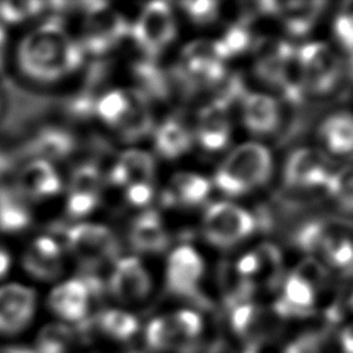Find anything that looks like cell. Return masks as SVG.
Listing matches in <instances>:
<instances>
[{"label":"cell","mask_w":353,"mask_h":353,"mask_svg":"<svg viewBox=\"0 0 353 353\" xmlns=\"http://www.w3.org/2000/svg\"><path fill=\"white\" fill-rule=\"evenodd\" d=\"M17 58L19 69L28 77L51 83L76 70L83 63L84 50L54 18L22 39Z\"/></svg>","instance_id":"1"},{"label":"cell","mask_w":353,"mask_h":353,"mask_svg":"<svg viewBox=\"0 0 353 353\" xmlns=\"http://www.w3.org/2000/svg\"><path fill=\"white\" fill-rule=\"evenodd\" d=\"M273 168L272 150L263 142L250 139L228 150L216 165L211 182L228 200H237L268 185Z\"/></svg>","instance_id":"2"},{"label":"cell","mask_w":353,"mask_h":353,"mask_svg":"<svg viewBox=\"0 0 353 353\" xmlns=\"http://www.w3.org/2000/svg\"><path fill=\"white\" fill-rule=\"evenodd\" d=\"M252 212L236 200H218L208 204L201 218V233L208 244L230 250L245 243L255 232Z\"/></svg>","instance_id":"3"},{"label":"cell","mask_w":353,"mask_h":353,"mask_svg":"<svg viewBox=\"0 0 353 353\" xmlns=\"http://www.w3.org/2000/svg\"><path fill=\"white\" fill-rule=\"evenodd\" d=\"M295 72L302 90L314 95L331 92L341 79L338 52L325 41H307L295 50Z\"/></svg>","instance_id":"4"},{"label":"cell","mask_w":353,"mask_h":353,"mask_svg":"<svg viewBox=\"0 0 353 353\" xmlns=\"http://www.w3.org/2000/svg\"><path fill=\"white\" fill-rule=\"evenodd\" d=\"M334 168L332 159L320 148L301 146L287 156L283 164V182L285 188L299 193L324 192Z\"/></svg>","instance_id":"5"},{"label":"cell","mask_w":353,"mask_h":353,"mask_svg":"<svg viewBox=\"0 0 353 353\" xmlns=\"http://www.w3.org/2000/svg\"><path fill=\"white\" fill-rule=\"evenodd\" d=\"M201 331V317L193 310L182 309L150 320L145 330V342L154 353H168L194 342Z\"/></svg>","instance_id":"6"},{"label":"cell","mask_w":353,"mask_h":353,"mask_svg":"<svg viewBox=\"0 0 353 353\" xmlns=\"http://www.w3.org/2000/svg\"><path fill=\"white\" fill-rule=\"evenodd\" d=\"M226 59L218 40H194L182 50L178 74L194 87L218 84L225 77Z\"/></svg>","instance_id":"7"},{"label":"cell","mask_w":353,"mask_h":353,"mask_svg":"<svg viewBox=\"0 0 353 353\" xmlns=\"http://www.w3.org/2000/svg\"><path fill=\"white\" fill-rule=\"evenodd\" d=\"M130 30L146 57H157L176 36V23L170 4L164 1L146 4Z\"/></svg>","instance_id":"8"},{"label":"cell","mask_w":353,"mask_h":353,"mask_svg":"<svg viewBox=\"0 0 353 353\" xmlns=\"http://www.w3.org/2000/svg\"><path fill=\"white\" fill-rule=\"evenodd\" d=\"M66 244L72 255L83 265L97 266L112 261L119 252L116 234L101 223H77L66 233Z\"/></svg>","instance_id":"9"},{"label":"cell","mask_w":353,"mask_h":353,"mask_svg":"<svg viewBox=\"0 0 353 353\" xmlns=\"http://www.w3.org/2000/svg\"><path fill=\"white\" fill-rule=\"evenodd\" d=\"M106 6L87 12L83 28L81 48L92 55H103L116 47L128 33L127 21Z\"/></svg>","instance_id":"10"},{"label":"cell","mask_w":353,"mask_h":353,"mask_svg":"<svg viewBox=\"0 0 353 353\" xmlns=\"http://www.w3.org/2000/svg\"><path fill=\"white\" fill-rule=\"evenodd\" d=\"M205 262L201 254L189 244L171 251L165 263V285L179 296H194L204 277Z\"/></svg>","instance_id":"11"},{"label":"cell","mask_w":353,"mask_h":353,"mask_svg":"<svg viewBox=\"0 0 353 353\" xmlns=\"http://www.w3.org/2000/svg\"><path fill=\"white\" fill-rule=\"evenodd\" d=\"M37 307L36 291L19 283L0 287V335H17L29 327Z\"/></svg>","instance_id":"12"},{"label":"cell","mask_w":353,"mask_h":353,"mask_svg":"<svg viewBox=\"0 0 353 353\" xmlns=\"http://www.w3.org/2000/svg\"><path fill=\"white\" fill-rule=\"evenodd\" d=\"M240 121L255 138L276 134L283 123L279 99L266 91H251L240 101Z\"/></svg>","instance_id":"13"},{"label":"cell","mask_w":353,"mask_h":353,"mask_svg":"<svg viewBox=\"0 0 353 353\" xmlns=\"http://www.w3.org/2000/svg\"><path fill=\"white\" fill-rule=\"evenodd\" d=\"M152 279L143 263L135 256L119 259L109 277V291L121 303H138L148 298Z\"/></svg>","instance_id":"14"},{"label":"cell","mask_w":353,"mask_h":353,"mask_svg":"<svg viewBox=\"0 0 353 353\" xmlns=\"http://www.w3.org/2000/svg\"><path fill=\"white\" fill-rule=\"evenodd\" d=\"M320 149L332 160L353 163V112L338 109L325 114L317 125Z\"/></svg>","instance_id":"15"},{"label":"cell","mask_w":353,"mask_h":353,"mask_svg":"<svg viewBox=\"0 0 353 353\" xmlns=\"http://www.w3.org/2000/svg\"><path fill=\"white\" fill-rule=\"evenodd\" d=\"M312 254L319 262L336 273H353V237L345 232L335 230L323 223L317 239L314 240Z\"/></svg>","instance_id":"16"},{"label":"cell","mask_w":353,"mask_h":353,"mask_svg":"<svg viewBox=\"0 0 353 353\" xmlns=\"http://www.w3.org/2000/svg\"><path fill=\"white\" fill-rule=\"evenodd\" d=\"M92 283L84 279H70L57 285L48 295L50 309L69 323L81 321L90 310Z\"/></svg>","instance_id":"17"},{"label":"cell","mask_w":353,"mask_h":353,"mask_svg":"<svg viewBox=\"0 0 353 353\" xmlns=\"http://www.w3.org/2000/svg\"><path fill=\"white\" fill-rule=\"evenodd\" d=\"M232 137L233 127L229 110L211 102L200 112L193 138L201 149L210 153L221 152L229 146Z\"/></svg>","instance_id":"18"},{"label":"cell","mask_w":353,"mask_h":353,"mask_svg":"<svg viewBox=\"0 0 353 353\" xmlns=\"http://www.w3.org/2000/svg\"><path fill=\"white\" fill-rule=\"evenodd\" d=\"M22 265L34 279L51 281L63 270L61 245L48 236L34 239L22 255Z\"/></svg>","instance_id":"19"},{"label":"cell","mask_w":353,"mask_h":353,"mask_svg":"<svg viewBox=\"0 0 353 353\" xmlns=\"http://www.w3.org/2000/svg\"><path fill=\"white\" fill-rule=\"evenodd\" d=\"M269 14H272L283 26L284 32L291 36L307 34L319 21L324 1H284L269 3Z\"/></svg>","instance_id":"20"},{"label":"cell","mask_w":353,"mask_h":353,"mask_svg":"<svg viewBox=\"0 0 353 353\" xmlns=\"http://www.w3.org/2000/svg\"><path fill=\"white\" fill-rule=\"evenodd\" d=\"M317 265H319V261L316 263V268ZM313 273L299 268L292 273H290L283 280L280 295H279L280 310H283L284 313L303 314L313 309L316 303V296H317V292L314 288L316 279L312 277Z\"/></svg>","instance_id":"21"},{"label":"cell","mask_w":353,"mask_h":353,"mask_svg":"<svg viewBox=\"0 0 353 353\" xmlns=\"http://www.w3.org/2000/svg\"><path fill=\"white\" fill-rule=\"evenodd\" d=\"M61 178L52 164L46 160L34 159L23 165L18 175L15 188L28 200L47 199L61 190Z\"/></svg>","instance_id":"22"},{"label":"cell","mask_w":353,"mask_h":353,"mask_svg":"<svg viewBox=\"0 0 353 353\" xmlns=\"http://www.w3.org/2000/svg\"><path fill=\"white\" fill-rule=\"evenodd\" d=\"M212 188L211 179L199 172H178L167 186L165 201L172 205L193 208L205 203Z\"/></svg>","instance_id":"23"},{"label":"cell","mask_w":353,"mask_h":353,"mask_svg":"<svg viewBox=\"0 0 353 353\" xmlns=\"http://www.w3.org/2000/svg\"><path fill=\"white\" fill-rule=\"evenodd\" d=\"M156 163L150 153L141 149H130L121 153L110 171V181L117 186L137 183H152L154 179Z\"/></svg>","instance_id":"24"},{"label":"cell","mask_w":353,"mask_h":353,"mask_svg":"<svg viewBox=\"0 0 353 353\" xmlns=\"http://www.w3.org/2000/svg\"><path fill=\"white\" fill-rule=\"evenodd\" d=\"M130 241L139 252L157 254L167 248L170 236L159 214L154 211H146L131 223Z\"/></svg>","instance_id":"25"},{"label":"cell","mask_w":353,"mask_h":353,"mask_svg":"<svg viewBox=\"0 0 353 353\" xmlns=\"http://www.w3.org/2000/svg\"><path fill=\"white\" fill-rule=\"evenodd\" d=\"M280 265L279 251L270 244H262L241 255L236 263V270L239 277L252 283L274 274Z\"/></svg>","instance_id":"26"},{"label":"cell","mask_w":353,"mask_h":353,"mask_svg":"<svg viewBox=\"0 0 353 353\" xmlns=\"http://www.w3.org/2000/svg\"><path fill=\"white\" fill-rule=\"evenodd\" d=\"M30 221V210L19 190L15 186H0V232H22Z\"/></svg>","instance_id":"27"},{"label":"cell","mask_w":353,"mask_h":353,"mask_svg":"<svg viewBox=\"0 0 353 353\" xmlns=\"http://www.w3.org/2000/svg\"><path fill=\"white\" fill-rule=\"evenodd\" d=\"M128 94L130 109L117 130L123 139L134 142L150 132L153 117L148 98L142 90H128Z\"/></svg>","instance_id":"28"},{"label":"cell","mask_w":353,"mask_h":353,"mask_svg":"<svg viewBox=\"0 0 353 353\" xmlns=\"http://www.w3.org/2000/svg\"><path fill=\"white\" fill-rule=\"evenodd\" d=\"M193 132L179 120H165L154 134V148L165 159H176L190 150Z\"/></svg>","instance_id":"29"},{"label":"cell","mask_w":353,"mask_h":353,"mask_svg":"<svg viewBox=\"0 0 353 353\" xmlns=\"http://www.w3.org/2000/svg\"><path fill=\"white\" fill-rule=\"evenodd\" d=\"M74 148V138L61 128H44L29 143V153L39 160H59L66 157Z\"/></svg>","instance_id":"30"},{"label":"cell","mask_w":353,"mask_h":353,"mask_svg":"<svg viewBox=\"0 0 353 353\" xmlns=\"http://www.w3.org/2000/svg\"><path fill=\"white\" fill-rule=\"evenodd\" d=\"M324 193L339 211L353 215V163L334 168Z\"/></svg>","instance_id":"31"},{"label":"cell","mask_w":353,"mask_h":353,"mask_svg":"<svg viewBox=\"0 0 353 353\" xmlns=\"http://www.w3.org/2000/svg\"><path fill=\"white\" fill-rule=\"evenodd\" d=\"M98 325L105 335L119 342L130 341L139 330L138 319L123 309H109L102 312L98 317Z\"/></svg>","instance_id":"32"},{"label":"cell","mask_w":353,"mask_h":353,"mask_svg":"<svg viewBox=\"0 0 353 353\" xmlns=\"http://www.w3.org/2000/svg\"><path fill=\"white\" fill-rule=\"evenodd\" d=\"M130 109L128 90H112L102 95L95 103V112L109 125L119 127Z\"/></svg>","instance_id":"33"},{"label":"cell","mask_w":353,"mask_h":353,"mask_svg":"<svg viewBox=\"0 0 353 353\" xmlns=\"http://www.w3.org/2000/svg\"><path fill=\"white\" fill-rule=\"evenodd\" d=\"M73 343V332L68 325L52 323L44 325L36 338L34 353H68Z\"/></svg>","instance_id":"34"},{"label":"cell","mask_w":353,"mask_h":353,"mask_svg":"<svg viewBox=\"0 0 353 353\" xmlns=\"http://www.w3.org/2000/svg\"><path fill=\"white\" fill-rule=\"evenodd\" d=\"M332 37L339 48L353 54V0L341 4L332 18Z\"/></svg>","instance_id":"35"},{"label":"cell","mask_w":353,"mask_h":353,"mask_svg":"<svg viewBox=\"0 0 353 353\" xmlns=\"http://www.w3.org/2000/svg\"><path fill=\"white\" fill-rule=\"evenodd\" d=\"M102 186V175L92 164H81L73 172L69 185V193H83L98 196Z\"/></svg>","instance_id":"36"},{"label":"cell","mask_w":353,"mask_h":353,"mask_svg":"<svg viewBox=\"0 0 353 353\" xmlns=\"http://www.w3.org/2000/svg\"><path fill=\"white\" fill-rule=\"evenodd\" d=\"M44 6L40 1H0V25L19 23L39 14Z\"/></svg>","instance_id":"37"},{"label":"cell","mask_w":353,"mask_h":353,"mask_svg":"<svg viewBox=\"0 0 353 353\" xmlns=\"http://www.w3.org/2000/svg\"><path fill=\"white\" fill-rule=\"evenodd\" d=\"M226 58L240 55L245 52L251 44H252V36L250 33V29H247L244 25L237 23L230 26L225 36L218 40Z\"/></svg>","instance_id":"38"},{"label":"cell","mask_w":353,"mask_h":353,"mask_svg":"<svg viewBox=\"0 0 353 353\" xmlns=\"http://www.w3.org/2000/svg\"><path fill=\"white\" fill-rule=\"evenodd\" d=\"M135 76L138 80L143 84V87L152 94L157 97H164L167 94V81L165 77L161 74V70H159L150 61L138 63L135 68Z\"/></svg>","instance_id":"39"},{"label":"cell","mask_w":353,"mask_h":353,"mask_svg":"<svg viewBox=\"0 0 353 353\" xmlns=\"http://www.w3.org/2000/svg\"><path fill=\"white\" fill-rule=\"evenodd\" d=\"M189 19L197 25L212 23L219 15V3L211 0H196L181 3Z\"/></svg>","instance_id":"40"},{"label":"cell","mask_w":353,"mask_h":353,"mask_svg":"<svg viewBox=\"0 0 353 353\" xmlns=\"http://www.w3.org/2000/svg\"><path fill=\"white\" fill-rule=\"evenodd\" d=\"M99 197L83 193H69L66 201V210L73 218H81L88 215L98 205Z\"/></svg>","instance_id":"41"},{"label":"cell","mask_w":353,"mask_h":353,"mask_svg":"<svg viewBox=\"0 0 353 353\" xmlns=\"http://www.w3.org/2000/svg\"><path fill=\"white\" fill-rule=\"evenodd\" d=\"M125 197L131 204L137 207L146 205L148 203H150L153 197V185L152 183L130 185L125 188Z\"/></svg>","instance_id":"42"},{"label":"cell","mask_w":353,"mask_h":353,"mask_svg":"<svg viewBox=\"0 0 353 353\" xmlns=\"http://www.w3.org/2000/svg\"><path fill=\"white\" fill-rule=\"evenodd\" d=\"M339 341L346 353H353V324H349L346 328L342 330Z\"/></svg>","instance_id":"43"},{"label":"cell","mask_w":353,"mask_h":353,"mask_svg":"<svg viewBox=\"0 0 353 353\" xmlns=\"http://www.w3.org/2000/svg\"><path fill=\"white\" fill-rule=\"evenodd\" d=\"M10 266H11L10 254L0 247V279L7 274V272L10 270Z\"/></svg>","instance_id":"44"},{"label":"cell","mask_w":353,"mask_h":353,"mask_svg":"<svg viewBox=\"0 0 353 353\" xmlns=\"http://www.w3.org/2000/svg\"><path fill=\"white\" fill-rule=\"evenodd\" d=\"M8 167H10L8 156L0 150V176H3V174L8 170Z\"/></svg>","instance_id":"45"},{"label":"cell","mask_w":353,"mask_h":353,"mask_svg":"<svg viewBox=\"0 0 353 353\" xmlns=\"http://www.w3.org/2000/svg\"><path fill=\"white\" fill-rule=\"evenodd\" d=\"M4 47H6V33H4V29H3V26L0 25V68L3 66Z\"/></svg>","instance_id":"46"},{"label":"cell","mask_w":353,"mask_h":353,"mask_svg":"<svg viewBox=\"0 0 353 353\" xmlns=\"http://www.w3.org/2000/svg\"><path fill=\"white\" fill-rule=\"evenodd\" d=\"M349 305H350V309L353 310V285H352L350 294H349Z\"/></svg>","instance_id":"47"}]
</instances>
